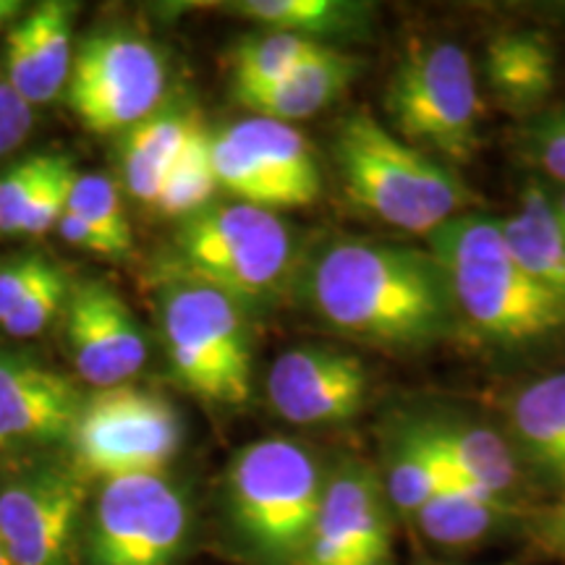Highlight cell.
<instances>
[{
  "label": "cell",
  "instance_id": "6da1fadb",
  "mask_svg": "<svg viewBox=\"0 0 565 565\" xmlns=\"http://www.w3.org/2000/svg\"><path fill=\"white\" fill-rule=\"evenodd\" d=\"M312 312L359 341L429 345L454 330L456 307L429 252L374 238H330L299 273Z\"/></svg>",
  "mask_w": 565,
  "mask_h": 565
},
{
  "label": "cell",
  "instance_id": "7a4b0ae2",
  "mask_svg": "<svg viewBox=\"0 0 565 565\" xmlns=\"http://www.w3.org/2000/svg\"><path fill=\"white\" fill-rule=\"evenodd\" d=\"M456 315L492 341L521 343L565 330V303L529 278L508 252L500 221L461 212L427 236Z\"/></svg>",
  "mask_w": 565,
  "mask_h": 565
},
{
  "label": "cell",
  "instance_id": "3957f363",
  "mask_svg": "<svg viewBox=\"0 0 565 565\" xmlns=\"http://www.w3.org/2000/svg\"><path fill=\"white\" fill-rule=\"evenodd\" d=\"M335 160L353 204L414 236H429L475 204L448 166L416 150L366 108L338 124Z\"/></svg>",
  "mask_w": 565,
  "mask_h": 565
},
{
  "label": "cell",
  "instance_id": "277c9868",
  "mask_svg": "<svg viewBox=\"0 0 565 565\" xmlns=\"http://www.w3.org/2000/svg\"><path fill=\"white\" fill-rule=\"evenodd\" d=\"M328 471L291 437L244 445L225 471L228 521L259 565H296L320 513Z\"/></svg>",
  "mask_w": 565,
  "mask_h": 565
},
{
  "label": "cell",
  "instance_id": "5b68a950",
  "mask_svg": "<svg viewBox=\"0 0 565 565\" xmlns=\"http://www.w3.org/2000/svg\"><path fill=\"white\" fill-rule=\"evenodd\" d=\"M173 275L204 282L242 307L270 301L296 275V236L273 210L212 202L183 217L173 236Z\"/></svg>",
  "mask_w": 565,
  "mask_h": 565
},
{
  "label": "cell",
  "instance_id": "8992f818",
  "mask_svg": "<svg viewBox=\"0 0 565 565\" xmlns=\"http://www.w3.org/2000/svg\"><path fill=\"white\" fill-rule=\"evenodd\" d=\"M160 328L179 383L207 404L238 406L252 393L244 307L204 282L171 275L158 296Z\"/></svg>",
  "mask_w": 565,
  "mask_h": 565
},
{
  "label": "cell",
  "instance_id": "52a82bcc",
  "mask_svg": "<svg viewBox=\"0 0 565 565\" xmlns=\"http://www.w3.org/2000/svg\"><path fill=\"white\" fill-rule=\"evenodd\" d=\"M393 131L422 152L469 162L479 147L477 71L456 42H414L395 63L385 92Z\"/></svg>",
  "mask_w": 565,
  "mask_h": 565
},
{
  "label": "cell",
  "instance_id": "ba28073f",
  "mask_svg": "<svg viewBox=\"0 0 565 565\" xmlns=\"http://www.w3.org/2000/svg\"><path fill=\"white\" fill-rule=\"evenodd\" d=\"M183 424L171 401L124 383L84 398L68 440V461L89 482L166 475L179 456Z\"/></svg>",
  "mask_w": 565,
  "mask_h": 565
},
{
  "label": "cell",
  "instance_id": "9c48e42d",
  "mask_svg": "<svg viewBox=\"0 0 565 565\" xmlns=\"http://www.w3.org/2000/svg\"><path fill=\"white\" fill-rule=\"evenodd\" d=\"M192 503L166 475L100 484L87 532L89 565H179L192 536Z\"/></svg>",
  "mask_w": 565,
  "mask_h": 565
},
{
  "label": "cell",
  "instance_id": "30bf717a",
  "mask_svg": "<svg viewBox=\"0 0 565 565\" xmlns=\"http://www.w3.org/2000/svg\"><path fill=\"white\" fill-rule=\"evenodd\" d=\"M166 63L150 40L129 30L79 42L66 84L76 118L95 134H124L160 110Z\"/></svg>",
  "mask_w": 565,
  "mask_h": 565
},
{
  "label": "cell",
  "instance_id": "8fae6325",
  "mask_svg": "<svg viewBox=\"0 0 565 565\" xmlns=\"http://www.w3.org/2000/svg\"><path fill=\"white\" fill-rule=\"evenodd\" d=\"M217 186L263 210L309 207L322 194L312 147L291 124L249 116L212 134Z\"/></svg>",
  "mask_w": 565,
  "mask_h": 565
},
{
  "label": "cell",
  "instance_id": "7c38bea8",
  "mask_svg": "<svg viewBox=\"0 0 565 565\" xmlns=\"http://www.w3.org/2000/svg\"><path fill=\"white\" fill-rule=\"evenodd\" d=\"M89 479L71 461L40 458L0 484V540L11 565H76Z\"/></svg>",
  "mask_w": 565,
  "mask_h": 565
},
{
  "label": "cell",
  "instance_id": "4fadbf2b",
  "mask_svg": "<svg viewBox=\"0 0 565 565\" xmlns=\"http://www.w3.org/2000/svg\"><path fill=\"white\" fill-rule=\"evenodd\" d=\"M393 511L380 471L345 458L328 471L320 513L296 565H393Z\"/></svg>",
  "mask_w": 565,
  "mask_h": 565
},
{
  "label": "cell",
  "instance_id": "5bb4252c",
  "mask_svg": "<svg viewBox=\"0 0 565 565\" xmlns=\"http://www.w3.org/2000/svg\"><path fill=\"white\" fill-rule=\"evenodd\" d=\"M84 398L74 380L40 359L0 351V454L68 445Z\"/></svg>",
  "mask_w": 565,
  "mask_h": 565
},
{
  "label": "cell",
  "instance_id": "9a60e30c",
  "mask_svg": "<svg viewBox=\"0 0 565 565\" xmlns=\"http://www.w3.org/2000/svg\"><path fill=\"white\" fill-rule=\"evenodd\" d=\"M63 324L71 362L95 391L129 383L147 362V343L137 317L105 280H79L71 286Z\"/></svg>",
  "mask_w": 565,
  "mask_h": 565
},
{
  "label": "cell",
  "instance_id": "2e32d148",
  "mask_svg": "<svg viewBox=\"0 0 565 565\" xmlns=\"http://www.w3.org/2000/svg\"><path fill=\"white\" fill-rule=\"evenodd\" d=\"M267 398L280 419L335 424L362 412L370 377L362 359L328 345H296L282 351L267 372Z\"/></svg>",
  "mask_w": 565,
  "mask_h": 565
},
{
  "label": "cell",
  "instance_id": "e0dca14e",
  "mask_svg": "<svg viewBox=\"0 0 565 565\" xmlns=\"http://www.w3.org/2000/svg\"><path fill=\"white\" fill-rule=\"evenodd\" d=\"M79 6L45 0L6 38V79L32 105L53 103L66 89L74 63V19Z\"/></svg>",
  "mask_w": 565,
  "mask_h": 565
},
{
  "label": "cell",
  "instance_id": "ac0fdd59",
  "mask_svg": "<svg viewBox=\"0 0 565 565\" xmlns=\"http://www.w3.org/2000/svg\"><path fill=\"white\" fill-rule=\"evenodd\" d=\"M429 443L445 466V475L456 482L479 487L513 505L519 487V463L513 445L492 427L461 416H433L419 419Z\"/></svg>",
  "mask_w": 565,
  "mask_h": 565
},
{
  "label": "cell",
  "instance_id": "d6986e66",
  "mask_svg": "<svg viewBox=\"0 0 565 565\" xmlns=\"http://www.w3.org/2000/svg\"><path fill=\"white\" fill-rule=\"evenodd\" d=\"M362 71L364 61L359 55L330 45L267 89L238 97V103L252 116L294 126L333 105L359 79Z\"/></svg>",
  "mask_w": 565,
  "mask_h": 565
},
{
  "label": "cell",
  "instance_id": "ffe728a7",
  "mask_svg": "<svg viewBox=\"0 0 565 565\" xmlns=\"http://www.w3.org/2000/svg\"><path fill=\"white\" fill-rule=\"evenodd\" d=\"M508 252L529 278L565 303V228L555 200L540 183L521 189L519 207L500 221Z\"/></svg>",
  "mask_w": 565,
  "mask_h": 565
},
{
  "label": "cell",
  "instance_id": "44dd1931",
  "mask_svg": "<svg viewBox=\"0 0 565 565\" xmlns=\"http://www.w3.org/2000/svg\"><path fill=\"white\" fill-rule=\"evenodd\" d=\"M196 113L168 108L126 131L121 150V168L126 189L134 200L154 210L162 183L186 150L189 139L200 129Z\"/></svg>",
  "mask_w": 565,
  "mask_h": 565
},
{
  "label": "cell",
  "instance_id": "7402d4cb",
  "mask_svg": "<svg viewBox=\"0 0 565 565\" xmlns=\"http://www.w3.org/2000/svg\"><path fill=\"white\" fill-rule=\"evenodd\" d=\"M508 419L526 461L565 487V372L521 387L508 406Z\"/></svg>",
  "mask_w": 565,
  "mask_h": 565
},
{
  "label": "cell",
  "instance_id": "603a6c76",
  "mask_svg": "<svg viewBox=\"0 0 565 565\" xmlns=\"http://www.w3.org/2000/svg\"><path fill=\"white\" fill-rule=\"evenodd\" d=\"M484 74L500 103L529 110L547 100L555 87V51L540 32H498L487 42Z\"/></svg>",
  "mask_w": 565,
  "mask_h": 565
},
{
  "label": "cell",
  "instance_id": "cb8c5ba5",
  "mask_svg": "<svg viewBox=\"0 0 565 565\" xmlns=\"http://www.w3.org/2000/svg\"><path fill=\"white\" fill-rule=\"evenodd\" d=\"M515 508L479 487L448 479L443 490L416 513L414 524L427 542L443 550H469L498 534Z\"/></svg>",
  "mask_w": 565,
  "mask_h": 565
},
{
  "label": "cell",
  "instance_id": "d4e9b609",
  "mask_svg": "<svg viewBox=\"0 0 565 565\" xmlns=\"http://www.w3.org/2000/svg\"><path fill=\"white\" fill-rule=\"evenodd\" d=\"M225 9L254 21L259 30L299 34L320 45L362 38L374 17V6L353 0H242Z\"/></svg>",
  "mask_w": 565,
  "mask_h": 565
},
{
  "label": "cell",
  "instance_id": "484cf974",
  "mask_svg": "<svg viewBox=\"0 0 565 565\" xmlns=\"http://www.w3.org/2000/svg\"><path fill=\"white\" fill-rule=\"evenodd\" d=\"M380 482H383L393 515L408 524H414L416 513L448 482L440 456L422 429L419 419L401 422L391 433Z\"/></svg>",
  "mask_w": 565,
  "mask_h": 565
},
{
  "label": "cell",
  "instance_id": "4316f807",
  "mask_svg": "<svg viewBox=\"0 0 565 565\" xmlns=\"http://www.w3.org/2000/svg\"><path fill=\"white\" fill-rule=\"evenodd\" d=\"M322 47L330 45H320V42L299 38V34L270 30L249 34L231 53L233 97L238 100V97L252 95V92L267 89L270 84L291 74L296 66H301L303 61L320 53Z\"/></svg>",
  "mask_w": 565,
  "mask_h": 565
},
{
  "label": "cell",
  "instance_id": "83f0119b",
  "mask_svg": "<svg viewBox=\"0 0 565 565\" xmlns=\"http://www.w3.org/2000/svg\"><path fill=\"white\" fill-rule=\"evenodd\" d=\"M217 189L221 186H217L215 166H212V131L202 124L162 183L154 210L162 217L183 221L215 202L212 196Z\"/></svg>",
  "mask_w": 565,
  "mask_h": 565
},
{
  "label": "cell",
  "instance_id": "f1b7e54d",
  "mask_svg": "<svg viewBox=\"0 0 565 565\" xmlns=\"http://www.w3.org/2000/svg\"><path fill=\"white\" fill-rule=\"evenodd\" d=\"M68 212L82 217L97 233H103L108 242L121 254H129L134 246L131 225L126 221L121 194L105 173H79L68 196Z\"/></svg>",
  "mask_w": 565,
  "mask_h": 565
},
{
  "label": "cell",
  "instance_id": "f546056e",
  "mask_svg": "<svg viewBox=\"0 0 565 565\" xmlns=\"http://www.w3.org/2000/svg\"><path fill=\"white\" fill-rule=\"evenodd\" d=\"M76 175H79V171L74 168V160L66 158V154H55L51 171L45 173V179L40 181L32 200L26 202L24 212H21L17 233H24V236H42V233L55 228L61 215L68 207V196L71 189H74Z\"/></svg>",
  "mask_w": 565,
  "mask_h": 565
},
{
  "label": "cell",
  "instance_id": "4dcf8cb0",
  "mask_svg": "<svg viewBox=\"0 0 565 565\" xmlns=\"http://www.w3.org/2000/svg\"><path fill=\"white\" fill-rule=\"evenodd\" d=\"M71 286H74V282H71L68 273L58 267L51 278L42 282L40 288H34V291L26 296L3 322H0V330L11 338H34L45 333V330L58 320V315L66 312Z\"/></svg>",
  "mask_w": 565,
  "mask_h": 565
},
{
  "label": "cell",
  "instance_id": "1f68e13d",
  "mask_svg": "<svg viewBox=\"0 0 565 565\" xmlns=\"http://www.w3.org/2000/svg\"><path fill=\"white\" fill-rule=\"evenodd\" d=\"M53 160V152L30 154V158L13 162L6 173H0V233H17L21 212L32 200L40 181L45 179V173L51 171Z\"/></svg>",
  "mask_w": 565,
  "mask_h": 565
},
{
  "label": "cell",
  "instance_id": "d6a6232c",
  "mask_svg": "<svg viewBox=\"0 0 565 565\" xmlns=\"http://www.w3.org/2000/svg\"><path fill=\"white\" fill-rule=\"evenodd\" d=\"M51 257L40 252L17 254V257L0 263V322L9 317L21 301L40 288L51 275L58 270Z\"/></svg>",
  "mask_w": 565,
  "mask_h": 565
},
{
  "label": "cell",
  "instance_id": "836d02e7",
  "mask_svg": "<svg viewBox=\"0 0 565 565\" xmlns=\"http://www.w3.org/2000/svg\"><path fill=\"white\" fill-rule=\"evenodd\" d=\"M32 124V105L11 87L6 76H0V158L17 150L21 141L30 137Z\"/></svg>",
  "mask_w": 565,
  "mask_h": 565
},
{
  "label": "cell",
  "instance_id": "e575fe53",
  "mask_svg": "<svg viewBox=\"0 0 565 565\" xmlns=\"http://www.w3.org/2000/svg\"><path fill=\"white\" fill-rule=\"evenodd\" d=\"M536 158L555 181L565 183V113L550 121L536 137Z\"/></svg>",
  "mask_w": 565,
  "mask_h": 565
},
{
  "label": "cell",
  "instance_id": "d590c367",
  "mask_svg": "<svg viewBox=\"0 0 565 565\" xmlns=\"http://www.w3.org/2000/svg\"><path fill=\"white\" fill-rule=\"evenodd\" d=\"M58 233L71 246H76V249H84V252H92V254H103V257H121V252L113 246L108 238L103 236V233H97L92 225H87L82 221V217H76L74 212H63L58 225Z\"/></svg>",
  "mask_w": 565,
  "mask_h": 565
},
{
  "label": "cell",
  "instance_id": "8d00e7d4",
  "mask_svg": "<svg viewBox=\"0 0 565 565\" xmlns=\"http://www.w3.org/2000/svg\"><path fill=\"white\" fill-rule=\"evenodd\" d=\"M542 536L555 550L565 553V498L545 515V521H542Z\"/></svg>",
  "mask_w": 565,
  "mask_h": 565
},
{
  "label": "cell",
  "instance_id": "74e56055",
  "mask_svg": "<svg viewBox=\"0 0 565 565\" xmlns=\"http://www.w3.org/2000/svg\"><path fill=\"white\" fill-rule=\"evenodd\" d=\"M21 3L17 0H0V26H6L13 17H19Z\"/></svg>",
  "mask_w": 565,
  "mask_h": 565
},
{
  "label": "cell",
  "instance_id": "f35d334b",
  "mask_svg": "<svg viewBox=\"0 0 565 565\" xmlns=\"http://www.w3.org/2000/svg\"><path fill=\"white\" fill-rule=\"evenodd\" d=\"M0 565H11L9 553H6V547H3V540H0Z\"/></svg>",
  "mask_w": 565,
  "mask_h": 565
},
{
  "label": "cell",
  "instance_id": "ab89813d",
  "mask_svg": "<svg viewBox=\"0 0 565 565\" xmlns=\"http://www.w3.org/2000/svg\"><path fill=\"white\" fill-rule=\"evenodd\" d=\"M422 565H456V563H437V561H427V563H422Z\"/></svg>",
  "mask_w": 565,
  "mask_h": 565
}]
</instances>
